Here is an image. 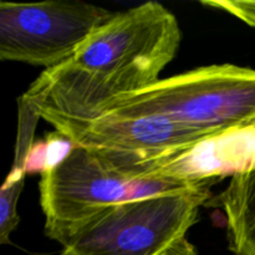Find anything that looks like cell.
I'll return each mask as SVG.
<instances>
[{"label":"cell","mask_w":255,"mask_h":255,"mask_svg":"<svg viewBox=\"0 0 255 255\" xmlns=\"http://www.w3.org/2000/svg\"><path fill=\"white\" fill-rule=\"evenodd\" d=\"M25 169L11 168L0 189V243L9 244L10 234L19 224L16 207L25 184Z\"/></svg>","instance_id":"obj_8"},{"label":"cell","mask_w":255,"mask_h":255,"mask_svg":"<svg viewBox=\"0 0 255 255\" xmlns=\"http://www.w3.org/2000/svg\"><path fill=\"white\" fill-rule=\"evenodd\" d=\"M212 186L106 207L56 242L74 255H197L188 232Z\"/></svg>","instance_id":"obj_3"},{"label":"cell","mask_w":255,"mask_h":255,"mask_svg":"<svg viewBox=\"0 0 255 255\" xmlns=\"http://www.w3.org/2000/svg\"><path fill=\"white\" fill-rule=\"evenodd\" d=\"M35 111L71 146L95 152L128 173L217 137L157 116L74 119L50 110Z\"/></svg>","instance_id":"obj_6"},{"label":"cell","mask_w":255,"mask_h":255,"mask_svg":"<svg viewBox=\"0 0 255 255\" xmlns=\"http://www.w3.org/2000/svg\"><path fill=\"white\" fill-rule=\"evenodd\" d=\"M221 179L137 176L122 171L95 152L71 146L60 161L41 172L39 189L45 234L57 241L72 227L106 207L196 189Z\"/></svg>","instance_id":"obj_4"},{"label":"cell","mask_w":255,"mask_h":255,"mask_svg":"<svg viewBox=\"0 0 255 255\" xmlns=\"http://www.w3.org/2000/svg\"><path fill=\"white\" fill-rule=\"evenodd\" d=\"M115 14L84 1H1L0 59L56 67Z\"/></svg>","instance_id":"obj_5"},{"label":"cell","mask_w":255,"mask_h":255,"mask_svg":"<svg viewBox=\"0 0 255 255\" xmlns=\"http://www.w3.org/2000/svg\"><path fill=\"white\" fill-rule=\"evenodd\" d=\"M163 117L221 136L255 125V70L232 64L198 67L109 100L91 117Z\"/></svg>","instance_id":"obj_2"},{"label":"cell","mask_w":255,"mask_h":255,"mask_svg":"<svg viewBox=\"0 0 255 255\" xmlns=\"http://www.w3.org/2000/svg\"><path fill=\"white\" fill-rule=\"evenodd\" d=\"M57 255H74V254L69 253V252H66V251H61V253H59Z\"/></svg>","instance_id":"obj_9"},{"label":"cell","mask_w":255,"mask_h":255,"mask_svg":"<svg viewBox=\"0 0 255 255\" xmlns=\"http://www.w3.org/2000/svg\"><path fill=\"white\" fill-rule=\"evenodd\" d=\"M181 40L178 20L159 2L116 12L71 59L45 70L20 100L34 110L89 119L109 100L158 81Z\"/></svg>","instance_id":"obj_1"},{"label":"cell","mask_w":255,"mask_h":255,"mask_svg":"<svg viewBox=\"0 0 255 255\" xmlns=\"http://www.w3.org/2000/svg\"><path fill=\"white\" fill-rule=\"evenodd\" d=\"M212 201L226 217L229 251L255 255V168L232 174L227 188Z\"/></svg>","instance_id":"obj_7"}]
</instances>
